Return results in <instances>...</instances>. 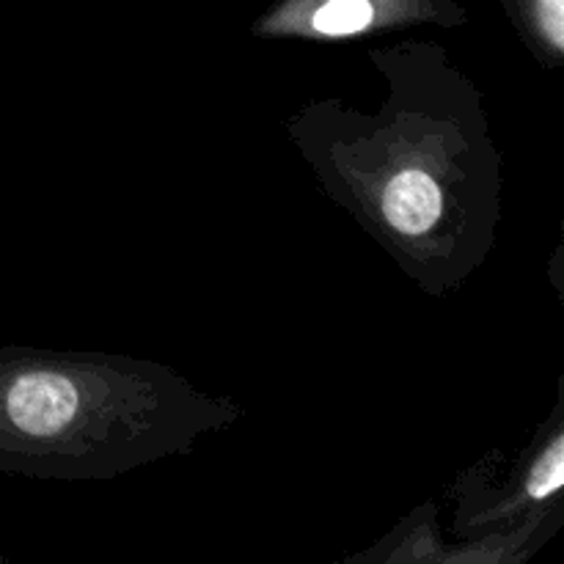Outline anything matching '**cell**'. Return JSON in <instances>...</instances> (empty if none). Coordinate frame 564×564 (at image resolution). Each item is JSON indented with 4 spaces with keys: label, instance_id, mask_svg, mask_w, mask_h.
<instances>
[{
    "label": "cell",
    "instance_id": "1",
    "mask_svg": "<svg viewBox=\"0 0 564 564\" xmlns=\"http://www.w3.org/2000/svg\"><path fill=\"white\" fill-rule=\"evenodd\" d=\"M386 97L375 110L312 99L286 135L345 209L422 292H457L494 253L505 160L482 91L444 44L400 39L367 53Z\"/></svg>",
    "mask_w": 564,
    "mask_h": 564
},
{
    "label": "cell",
    "instance_id": "2",
    "mask_svg": "<svg viewBox=\"0 0 564 564\" xmlns=\"http://www.w3.org/2000/svg\"><path fill=\"white\" fill-rule=\"evenodd\" d=\"M242 413L240 402L207 394L158 361L0 347V474L116 479L191 455Z\"/></svg>",
    "mask_w": 564,
    "mask_h": 564
},
{
    "label": "cell",
    "instance_id": "3",
    "mask_svg": "<svg viewBox=\"0 0 564 564\" xmlns=\"http://www.w3.org/2000/svg\"><path fill=\"white\" fill-rule=\"evenodd\" d=\"M564 394L534 433L510 471L496 479L482 463L455 482V532L463 540L518 534L529 529L560 532L564 527Z\"/></svg>",
    "mask_w": 564,
    "mask_h": 564
},
{
    "label": "cell",
    "instance_id": "4",
    "mask_svg": "<svg viewBox=\"0 0 564 564\" xmlns=\"http://www.w3.org/2000/svg\"><path fill=\"white\" fill-rule=\"evenodd\" d=\"M468 11L457 0H275L257 22L259 39L350 42L411 28L466 25Z\"/></svg>",
    "mask_w": 564,
    "mask_h": 564
},
{
    "label": "cell",
    "instance_id": "5",
    "mask_svg": "<svg viewBox=\"0 0 564 564\" xmlns=\"http://www.w3.org/2000/svg\"><path fill=\"white\" fill-rule=\"evenodd\" d=\"M512 31L543 69L564 66V0H499Z\"/></svg>",
    "mask_w": 564,
    "mask_h": 564
},
{
    "label": "cell",
    "instance_id": "6",
    "mask_svg": "<svg viewBox=\"0 0 564 564\" xmlns=\"http://www.w3.org/2000/svg\"><path fill=\"white\" fill-rule=\"evenodd\" d=\"M3 562H6V556H3V554H0V564H3Z\"/></svg>",
    "mask_w": 564,
    "mask_h": 564
}]
</instances>
